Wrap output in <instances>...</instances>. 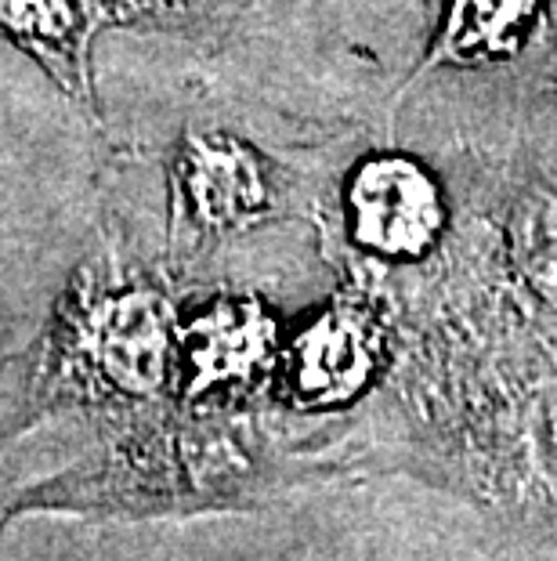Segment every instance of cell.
<instances>
[{
  "label": "cell",
  "instance_id": "7a4b0ae2",
  "mask_svg": "<svg viewBox=\"0 0 557 561\" xmlns=\"http://www.w3.org/2000/svg\"><path fill=\"white\" fill-rule=\"evenodd\" d=\"M177 308L146 272H127L116 254L77 268L66 286L33 377V410L105 405L135 410L174 391Z\"/></svg>",
  "mask_w": 557,
  "mask_h": 561
},
{
  "label": "cell",
  "instance_id": "6da1fadb",
  "mask_svg": "<svg viewBox=\"0 0 557 561\" xmlns=\"http://www.w3.org/2000/svg\"><path fill=\"white\" fill-rule=\"evenodd\" d=\"M260 446L251 424L214 410H177V402H146L116 413V435L91 468L58 474L4 507L77 511H196L235 504L260 485Z\"/></svg>",
  "mask_w": 557,
  "mask_h": 561
},
{
  "label": "cell",
  "instance_id": "5b68a950",
  "mask_svg": "<svg viewBox=\"0 0 557 561\" xmlns=\"http://www.w3.org/2000/svg\"><path fill=\"white\" fill-rule=\"evenodd\" d=\"M276 322L254 297H214L177 319L174 399L196 405L221 388H246L271 359Z\"/></svg>",
  "mask_w": 557,
  "mask_h": 561
},
{
  "label": "cell",
  "instance_id": "8992f818",
  "mask_svg": "<svg viewBox=\"0 0 557 561\" xmlns=\"http://www.w3.org/2000/svg\"><path fill=\"white\" fill-rule=\"evenodd\" d=\"M381 355V327L362 301H337L293 344L290 385L307 405H334L351 399L373 377Z\"/></svg>",
  "mask_w": 557,
  "mask_h": 561
},
{
  "label": "cell",
  "instance_id": "ba28073f",
  "mask_svg": "<svg viewBox=\"0 0 557 561\" xmlns=\"http://www.w3.org/2000/svg\"><path fill=\"white\" fill-rule=\"evenodd\" d=\"M539 0H453L428 66H481L511 58L529 41Z\"/></svg>",
  "mask_w": 557,
  "mask_h": 561
},
{
  "label": "cell",
  "instance_id": "9c48e42d",
  "mask_svg": "<svg viewBox=\"0 0 557 561\" xmlns=\"http://www.w3.org/2000/svg\"><path fill=\"white\" fill-rule=\"evenodd\" d=\"M235 0H84L98 33L120 30H160L182 37H207L232 15Z\"/></svg>",
  "mask_w": 557,
  "mask_h": 561
},
{
  "label": "cell",
  "instance_id": "3957f363",
  "mask_svg": "<svg viewBox=\"0 0 557 561\" xmlns=\"http://www.w3.org/2000/svg\"><path fill=\"white\" fill-rule=\"evenodd\" d=\"M282 207L276 167L229 130H188L167 171V247L174 261L251 232Z\"/></svg>",
  "mask_w": 557,
  "mask_h": 561
},
{
  "label": "cell",
  "instance_id": "8fae6325",
  "mask_svg": "<svg viewBox=\"0 0 557 561\" xmlns=\"http://www.w3.org/2000/svg\"><path fill=\"white\" fill-rule=\"evenodd\" d=\"M529 449L532 460L550 482H557V385L543 388L529 410Z\"/></svg>",
  "mask_w": 557,
  "mask_h": 561
},
{
  "label": "cell",
  "instance_id": "52a82bcc",
  "mask_svg": "<svg viewBox=\"0 0 557 561\" xmlns=\"http://www.w3.org/2000/svg\"><path fill=\"white\" fill-rule=\"evenodd\" d=\"M98 37L84 0H0V41L30 55L91 121H98L91 47Z\"/></svg>",
  "mask_w": 557,
  "mask_h": 561
},
{
  "label": "cell",
  "instance_id": "277c9868",
  "mask_svg": "<svg viewBox=\"0 0 557 561\" xmlns=\"http://www.w3.org/2000/svg\"><path fill=\"white\" fill-rule=\"evenodd\" d=\"M351 243L384 261L428 257L445 229V199L431 171L402 152H376L344 185Z\"/></svg>",
  "mask_w": 557,
  "mask_h": 561
},
{
  "label": "cell",
  "instance_id": "30bf717a",
  "mask_svg": "<svg viewBox=\"0 0 557 561\" xmlns=\"http://www.w3.org/2000/svg\"><path fill=\"white\" fill-rule=\"evenodd\" d=\"M511 247L521 276L539 297L557 305V196L529 193L511 221Z\"/></svg>",
  "mask_w": 557,
  "mask_h": 561
}]
</instances>
